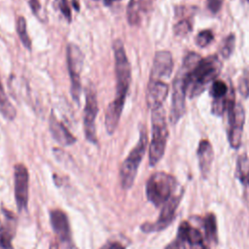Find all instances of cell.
I'll use <instances>...</instances> for the list:
<instances>
[{"instance_id":"4fadbf2b","label":"cell","mask_w":249,"mask_h":249,"mask_svg":"<svg viewBox=\"0 0 249 249\" xmlns=\"http://www.w3.org/2000/svg\"><path fill=\"white\" fill-rule=\"evenodd\" d=\"M173 70L172 54L167 51L156 53L151 68L149 81H164L169 79Z\"/></svg>"},{"instance_id":"83f0119b","label":"cell","mask_w":249,"mask_h":249,"mask_svg":"<svg viewBox=\"0 0 249 249\" xmlns=\"http://www.w3.org/2000/svg\"><path fill=\"white\" fill-rule=\"evenodd\" d=\"M54 4L56 6V8L60 11V13L64 16V18L68 20L71 21V10L68 4V0H55Z\"/></svg>"},{"instance_id":"484cf974","label":"cell","mask_w":249,"mask_h":249,"mask_svg":"<svg viewBox=\"0 0 249 249\" xmlns=\"http://www.w3.org/2000/svg\"><path fill=\"white\" fill-rule=\"evenodd\" d=\"M214 39L213 32L209 29H205L200 31L196 37V44L200 48H205L208 46Z\"/></svg>"},{"instance_id":"2e32d148","label":"cell","mask_w":249,"mask_h":249,"mask_svg":"<svg viewBox=\"0 0 249 249\" xmlns=\"http://www.w3.org/2000/svg\"><path fill=\"white\" fill-rule=\"evenodd\" d=\"M50 131L53 139L62 146H69L76 142L74 135L66 128V126L59 122L53 114L50 116Z\"/></svg>"},{"instance_id":"1f68e13d","label":"cell","mask_w":249,"mask_h":249,"mask_svg":"<svg viewBox=\"0 0 249 249\" xmlns=\"http://www.w3.org/2000/svg\"><path fill=\"white\" fill-rule=\"evenodd\" d=\"M28 3H29V6L33 12V14L35 15H38V13L40 12L41 10V4H40V1L39 0H28Z\"/></svg>"},{"instance_id":"836d02e7","label":"cell","mask_w":249,"mask_h":249,"mask_svg":"<svg viewBox=\"0 0 249 249\" xmlns=\"http://www.w3.org/2000/svg\"><path fill=\"white\" fill-rule=\"evenodd\" d=\"M72 6L74 7V9L76 11H79L80 10V3H79V0H72Z\"/></svg>"},{"instance_id":"8fae6325","label":"cell","mask_w":249,"mask_h":249,"mask_svg":"<svg viewBox=\"0 0 249 249\" xmlns=\"http://www.w3.org/2000/svg\"><path fill=\"white\" fill-rule=\"evenodd\" d=\"M15 198L18 211L27 209L28 206V190H29V173L26 166L22 163H17L14 168Z\"/></svg>"},{"instance_id":"603a6c76","label":"cell","mask_w":249,"mask_h":249,"mask_svg":"<svg viewBox=\"0 0 249 249\" xmlns=\"http://www.w3.org/2000/svg\"><path fill=\"white\" fill-rule=\"evenodd\" d=\"M235 47V36L234 34H229L223 41L220 46V53L224 58H229Z\"/></svg>"},{"instance_id":"ac0fdd59","label":"cell","mask_w":249,"mask_h":249,"mask_svg":"<svg viewBox=\"0 0 249 249\" xmlns=\"http://www.w3.org/2000/svg\"><path fill=\"white\" fill-rule=\"evenodd\" d=\"M3 213L6 216L7 222L0 227V249H14L12 239L16 232L17 219L12 212L6 209H3Z\"/></svg>"},{"instance_id":"30bf717a","label":"cell","mask_w":249,"mask_h":249,"mask_svg":"<svg viewBox=\"0 0 249 249\" xmlns=\"http://www.w3.org/2000/svg\"><path fill=\"white\" fill-rule=\"evenodd\" d=\"M182 195L173 196L167 202H165L160 210V213L159 215V218L153 222H146L140 226V230L143 232H155V231H160L167 228L174 220L175 213L178 205L180 204Z\"/></svg>"},{"instance_id":"e0dca14e","label":"cell","mask_w":249,"mask_h":249,"mask_svg":"<svg viewBox=\"0 0 249 249\" xmlns=\"http://www.w3.org/2000/svg\"><path fill=\"white\" fill-rule=\"evenodd\" d=\"M196 155H197L198 166H199L201 175L204 178H206L210 172L211 165L214 159V151L211 143L206 139L201 140L198 144Z\"/></svg>"},{"instance_id":"52a82bcc","label":"cell","mask_w":249,"mask_h":249,"mask_svg":"<svg viewBox=\"0 0 249 249\" xmlns=\"http://www.w3.org/2000/svg\"><path fill=\"white\" fill-rule=\"evenodd\" d=\"M67 67L71 81V94L72 98L79 103L81 95V78L80 74L84 64V53L74 43H69L66 49Z\"/></svg>"},{"instance_id":"9a60e30c","label":"cell","mask_w":249,"mask_h":249,"mask_svg":"<svg viewBox=\"0 0 249 249\" xmlns=\"http://www.w3.org/2000/svg\"><path fill=\"white\" fill-rule=\"evenodd\" d=\"M153 0H129L126 8V18L130 25H139L151 13Z\"/></svg>"},{"instance_id":"277c9868","label":"cell","mask_w":249,"mask_h":249,"mask_svg":"<svg viewBox=\"0 0 249 249\" xmlns=\"http://www.w3.org/2000/svg\"><path fill=\"white\" fill-rule=\"evenodd\" d=\"M152 139L149 146V163L155 166L163 157L168 139V128L164 110L152 111Z\"/></svg>"},{"instance_id":"ba28073f","label":"cell","mask_w":249,"mask_h":249,"mask_svg":"<svg viewBox=\"0 0 249 249\" xmlns=\"http://www.w3.org/2000/svg\"><path fill=\"white\" fill-rule=\"evenodd\" d=\"M228 114V140L231 148L238 149L242 140L245 111L240 103H234L227 110Z\"/></svg>"},{"instance_id":"5bb4252c","label":"cell","mask_w":249,"mask_h":249,"mask_svg":"<svg viewBox=\"0 0 249 249\" xmlns=\"http://www.w3.org/2000/svg\"><path fill=\"white\" fill-rule=\"evenodd\" d=\"M169 91L168 84L164 81H149L146 90L147 106L152 110L161 108Z\"/></svg>"},{"instance_id":"f546056e","label":"cell","mask_w":249,"mask_h":249,"mask_svg":"<svg viewBox=\"0 0 249 249\" xmlns=\"http://www.w3.org/2000/svg\"><path fill=\"white\" fill-rule=\"evenodd\" d=\"M164 249H187V243L176 236L175 239L171 241Z\"/></svg>"},{"instance_id":"7c38bea8","label":"cell","mask_w":249,"mask_h":249,"mask_svg":"<svg viewBox=\"0 0 249 249\" xmlns=\"http://www.w3.org/2000/svg\"><path fill=\"white\" fill-rule=\"evenodd\" d=\"M50 222L60 244L65 249L73 248V239L67 215L60 209L50 211Z\"/></svg>"},{"instance_id":"44dd1931","label":"cell","mask_w":249,"mask_h":249,"mask_svg":"<svg viewBox=\"0 0 249 249\" xmlns=\"http://www.w3.org/2000/svg\"><path fill=\"white\" fill-rule=\"evenodd\" d=\"M0 113L3 117L9 121H13L16 118L17 111L16 108L12 105L9 98L7 97L4 88L0 81Z\"/></svg>"},{"instance_id":"3957f363","label":"cell","mask_w":249,"mask_h":249,"mask_svg":"<svg viewBox=\"0 0 249 249\" xmlns=\"http://www.w3.org/2000/svg\"><path fill=\"white\" fill-rule=\"evenodd\" d=\"M221 70L222 61L216 54L201 58L189 74L187 95L190 98L199 95L211 82L215 81Z\"/></svg>"},{"instance_id":"7402d4cb","label":"cell","mask_w":249,"mask_h":249,"mask_svg":"<svg viewBox=\"0 0 249 249\" xmlns=\"http://www.w3.org/2000/svg\"><path fill=\"white\" fill-rule=\"evenodd\" d=\"M17 31H18V38L20 39L22 45L26 49L31 50V40H30L29 35L27 33L25 18L22 16L18 18V20H17Z\"/></svg>"},{"instance_id":"7a4b0ae2","label":"cell","mask_w":249,"mask_h":249,"mask_svg":"<svg viewBox=\"0 0 249 249\" xmlns=\"http://www.w3.org/2000/svg\"><path fill=\"white\" fill-rule=\"evenodd\" d=\"M201 59L200 55L196 53H189L177 71L172 84V98L169 121L176 124L186 112V96L188 88V78L190 72Z\"/></svg>"},{"instance_id":"5b68a950","label":"cell","mask_w":249,"mask_h":249,"mask_svg":"<svg viewBox=\"0 0 249 249\" xmlns=\"http://www.w3.org/2000/svg\"><path fill=\"white\" fill-rule=\"evenodd\" d=\"M177 181L174 176L163 171L153 173L146 183V196L156 207L162 206L173 196Z\"/></svg>"},{"instance_id":"d4e9b609","label":"cell","mask_w":249,"mask_h":249,"mask_svg":"<svg viewBox=\"0 0 249 249\" xmlns=\"http://www.w3.org/2000/svg\"><path fill=\"white\" fill-rule=\"evenodd\" d=\"M229 92L228 87L226 85V83H224L221 80H215L212 85H211V89H210V94L213 97V99H217V98H222L224 96H226Z\"/></svg>"},{"instance_id":"d590c367","label":"cell","mask_w":249,"mask_h":249,"mask_svg":"<svg viewBox=\"0 0 249 249\" xmlns=\"http://www.w3.org/2000/svg\"><path fill=\"white\" fill-rule=\"evenodd\" d=\"M51 249H53V248H51Z\"/></svg>"},{"instance_id":"cb8c5ba5","label":"cell","mask_w":249,"mask_h":249,"mask_svg":"<svg viewBox=\"0 0 249 249\" xmlns=\"http://www.w3.org/2000/svg\"><path fill=\"white\" fill-rule=\"evenodd\" d=\"M192 26H193L192 18L187 17V18L178 19V21L174 24L173 30L177 36H184L192 30Z\"/></svg>"},{"instance_id":"d6986e66","label":"cell","mask_w":249,"mask_h":249,"mask_svg":"<svg viewBox=\"0 0 249 249\" xmlns=\"http://www.w3.org/2000/svg\"><path fill=\"white\" fill-rule=\"evenodd\" d=\"M235 170V176L241 183L243 192L249 199V158L246 154L238 156Z\"/></svg>"},{"instance_id":"e575fe53","label":"cell","mask_w":249,"mask_h":249,"mask_svg":"<svg viewBox=\"0 0 249 249\" xmlns=\"http://www.w3.org/2000/svg\"><path fill=\"white\" fill-rule=\"evenodd\" d=\"M120 1V0H104V5L105 6H111L113 3Z\"/></svg>"},{"instance_id":"f1b7e54d","label":"cell","mask_w":249,"mask_h":249,"mask_svg":"<svg viewBox=\"0 0 249 249\" xmlns=\"http://www.w3.org/2000/svg\"><path fill=\"white\" fill-rule=\"evenodd\" d=\"M222 5H223V0H207L206 2V6L208 10L213 14L218 13L222 8Z\"/></svg>"},{"instance_id":"4316f807","label":"cell","mask_w":249,"mask_h":249,"mask_svg":"<svg viewBox=\"0 0 249 249\" xmlns=\"http://www.w3.org/2000/svg\"><path fill=\"white\" fill-rule=\"evenodd\" d=\"M238 90L244 98L249 96V70L245 71L240 76L238 81Z\"/></svg>"},{"instance_id":"9c48e42d","label":"cell","mask_w":249,"mask_h":249,"mask_svg":"<svg viewBox=\"0 0 249 249\" xmlns=\"http://www.w3.org/2000/svg\"><path fill=\"white\" fill-rule=\"evenodd\" d=\"M98 112L96 91L93 85L89 84L86 89V104L84 108V131L88 141L96 144L97 137L95 131V118Z\"/></svg>"},{"instance_id":"4dcf8cb0","label":"cell","mask_w":249,"mask_h":249,"mask_svg":"<svg viewBox=\"0 0 249 249\" xmlns=\"http://www.w3.org/2000/svg\"><path fill=\"white\" fill-rule=\"evenodd\" d=\"M100 249H124V247L118 241H108Z\"/></svg>"},{"instance_id":"6da1fadb","label":"cell","mask_w":249,"mask_h":249,"mask_svg":"<svg viewBox=\"0 0 249 249\" xmlns=\"http://www.w3.org/2000/svg\"><path fill=\"white\" fill-rule=\"evenodd\" d=\"M116 73V95L105 111V127L109 134L115 132L124 109L131 81V69L123 42L117 39L113 43Z\"/></svg>"},{"instance_id":"d6a6232c","label":"cell","mask_w":249,"mask_h":249,"mask_svg":"<svg viewBox=\"0 0 249 249\" xmlns=\"http://www.w3.org/2000/svg\"><path fill=\"white\" fill-rule=\"evenodd\" d=\"M190 249H208V247H207V245L205 244V242H203V243H200V244L195 245V246L191 247Z\"/></svg>"},{"instance_id":"ffe728a7","label":"cell","mask_w":249,"mask_h":249,"mask_svg":"<svg viewBox=\"0 0 249 249\" xmlns=\"http://www.w3.org/2000/svg\"><path fill=\"white\" fill-rule=\"evenodd\" d=\"M202 226L204 231V235L209 242H218V230H217V220L213 213H208L202 219Z\"/></svg>"},{"instance_id":"8992f818","label":"cell","mask_w":249,"mask_h":249,"mask_svg":"<svg viewBox=\"0 0 249 249\" xmlns=\"http://www.w3.org/2000/svg\"><path fill=\"white\" fill-rule=\"evenodd\" d=\"M148 145V137L147 131L145 127H142L140 130V136L137 144L134 148L129 152L128 156L123 161L120 168V178L123 189L128 190L132 187L137 170L140 162L145 155L146 148Z\"/></svg>"}]
</instances>
